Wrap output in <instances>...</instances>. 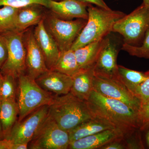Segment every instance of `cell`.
Masks as SVG:
<instances>
[{
    "mask_svg": "<svg viewBox=\"0 0 149 149\" xmlns=\"http://www.w3.org/2000/svg\"><path fill=\"white\" fill-rule=\"evenodd\" d=\"M86 101L93 116L107 120L123 134L140 129L139 112L124 103L93 90Z\"/></svg>",
    "mask_w": 149,
    "mask_h": 149,
    "instance_id": "1",
    "label": "cell"
},
{
    "mask_svg": "<svg viewBox=\"0 0 149 149\" xmlns=\"http://www.w3.org/2000/svg\"><path fill=\"white\" fill-rule=\"evenodd\" d=\"M87 23L75 40L70 49L74 50L90 43L102 40L112 32L113 24L125 14L89 4Z\"/></svg>",
    "mask_w": 149,
    "mask_h": 149,
    "instance_id": "2",
    "label": "cell"
},
{
    "mask_svg": "<svg viewBox=\"0 0 149 149\" xmlns=\"http://www.w3.org/2000/svg\"><path fill=\"white\" fill-rule=\"evenodd\" d=\"M49 107L51 117L61 128L68 132L81 123L94 117L86 101L80 100L70 93L56 95Z\"/></svg>",
    "mask_w": 149,
    "mask_h": 149,
    "instance_id": "3",
    "label": "cell"
},
{
    "mask_svg": "<svg viewBox=\"0 0 149 149\" xmlns=\"http://www.w3.org/2000/svg\"><path fill=\"white\" fill-rule=\"evenodd\" d=\"M18 121L43 106L49 105L56 95L44 90L27 74L18 77Z\"/></svg>",
    "mask_w": 149,
    "mask_h": 149,
    "instance_id": "4",
    "label": "cell"
},
{
    "mask_svg": "<svg viewBox=\"0 0 149 149\" xmlns=\"http://www.w3.org/2000/svg\"><path fill=\"white\" fill-rule=\"evenodd\" d=\"M149 29V7L143 3L118 20L112 32L121 35L125 44L138 46Z\"/></svg>",
    "mask_w": 149,
    "mask_h": 149,
    "instance_id": "5",
    "label": "cell"
},
{
    "mask_svg": "<svg viewBox=\"0 0 149 149\" xmlns=\"http://www.w3.org/2000/svg\"><path fill=\"white\" fill-rule=\"evenodd\" d=\"M87 21L83 19L64 20L54 14L44 18L46 28L55 41L61 52L70 49Z\"/></svg>",
    "mask_w": 149,
    "mask_h": 149,
    "instance_id": "6",
    "label": "cell"
},
{
    "mask_svg": "<svg viewBox=\"0 0 149 149\" xmlns=\"http://www.w3.org/2000/svg\"><path fill=\"white\" fill-rule=\"evenodd\" d=\"M23 32L13 30L1 33L6 42L8 57L0 69L2 75L10 74L17 79L26 70V48L23 39Z\"/></svg>",
    "mask_w": 149,
    "mask_h": 149,
    "instance_id": "7",
    "label": "cell"
},
{
    "mask_svg": "<svg viewBox=\"0 0 149 149\" xmlns=\"http://www.w3.org/2000/svg\"><path fill=\"white\" fill-rule=\"evenodd\" d=\"M70 143L68 132L61 128L49 114L28 144V149H67Z\"/></svg>",
    "mask_w": 149,
    "mask_h": 149,
    "instance_id": "8",
    "label": "cell"
},
{
    "mask_svg": "<svg viewBox=\"0 0 149 149\" xmlns=\"http://www.w3.org/2000/svg\"><path fill=\"white\" fill-rule=\"evenodd\" d=\"M93 91L102 95L124 103L139 112L141 104L120 79L107 77L94 72Z\"/></svg>",
    "mask_w": 149,
    "mask_h": 149,
    "instance_id": "9",
    "label": "cell"
},
{
    "mask_svg": "<svg viewBox=\"0 0 149 149\" xmlns=\"http://www.w3.org/2000/svg\"><path fill=\"white\" fill-rule=\"evenodd\" d=\"M121 35L111 32L107 36V41L94 67L95 74L119 79L118 55L124 44Z\"/></svg>",
    "mask_w": 149,
    "mask_h": 149,
    "instance_id": "10",
    "label": "cell"
},
{
    "mask_svg": "<svg viewBox=\"0 0 149 149\" xmlns=\"http://www.w3.org/2000/svg\"><path fill=\"white\" fill-rule=\"evenodd\" d=\"M49 105L43 106L20 121L17 120L6 139L14 143L29 144L49 114Z\"/></svg>",
    "mask_w": 149,
    "mask_h": 149,
    "instance_id": "11",
    "label": "cell"
},
{
    "mask_svg": "<svg viewBox=\"0 0 149 149\" xmlns=\"http://www.w3.org/2000/svg\"><path fill=\"white\" fill-rule=\"evenodd\" d=\"M33 32L35 40L45 57L47 68L48 69H52L58 59L61 51L46 28L44 18L36 25Z\"/></svg>",
    "mask_w": 149,
    "mask_h": 149,
    "instance_id": "12",
    "label": "cell"
},
{
    "mask_svg": "<svg viewBox=\"0 0 149 149\" xmlns=\"http://www.w3.org/2000/svg\"><path fill=\"white\" fill-rule=\"evenodd\" d=\"M26 44L27 74L36 80L49 69L47 68L42 52L35 40L34 32H28Z\"/></svg>",
    "mask_w": 149,
    "mask_h": 149,
    "instance_id": "13",
    "label": "cell"
},
{
    "mask_svg": "<svg viewBox=\"0 0 149 149\" xmlns=\"http://www.w3.org/2000/svg\"><path fill=\"white\" fill-rule=\"evenodd\" d=\"M41 88L56 95H66L70 92L72 78L61 72L49 70L35 80Z\"/></svg>",
    "mask_w": 149,
    "mask_h": 149,
    "instance_id": "14",
    "label": "cell"
},
{
    "mask_svg": "<svg viewBox=\"0 0 149 149\" xmlns=\"http://www.w3.org/2000/svg\"><path fill=\"white\" fill-rule=\"evenodd\" d=\"M89 4L77 0H61L59 1L49 0V8L54 15L64 20L83 19L87 20V8Z\"/></svg>",
    "mask_w": 149,
    "mask_h": 149,
    "instance_id": "15",
    "label": "cell"
},
{
    "mask_svg": "<svg viewBox=\"0 0 149 149\" xmlns=\"http://www.w3.org/2000/svg\"><path fill=\"white\" fill-rule=\"evenodd\" d=\"M123 133L117 128L107 129L95 134L70 141L68 149H100L104 145L122 139Z\"/></svg>",
    "mask_w": 149,
    "mask_h": 149,
    "instance_id": "16",
    "label": "cell"
},
{
    "mask_svg": "<svg viewBox=\"0 0 149 149\" xmlns=\"http://www.w3.org/2000/svg\"><path fill=\"white\" fill-rule=\"evenodd\" d=\"M112 128H116L104 119L94 116L81 123L68 132L70 142Z\"/></svg>",
    "mask_w": 149,
    "mask_h": 149,
    "instance_id": "17",
    "label": "cell"
},
{
    "mask_svg": "<svg viewBox=\"0 0 149 149\" xmlns=\"http://www.w3.org/2000/svg\"><path fill=\"white\" fill-rule=\"evenodd\" d=\"M94 68L81 69L72 76V85L70 93L80 100L87 101L93 90Z\"/></svg>",
    "mask_w": 149,
    "mask_h": 149,
    "instance_id": "18",
    "label": "cell"
},
{
    "mask_svg": "<svg viewBox=\"0 0 149 149\" xmlns=\"http://www.w3.org/2000/svg\"><path fill=\"white\" fill-rule=\"evenodd\" d=\"M106 41L107 37L74 50L81 69H88L95 67Z\"/></svg>",
    "mask_w": 149,
    "mask_h": 149,
    "instance_id": "19",
    "label": "cell"
},
{
    "mask_svg": "<svg viewBox=\"0 0 149 149\" xmlns=\"http://www.w3.org/2000/svg\"><path fill=\"white\" fill-rule=\"evenodd\" d=\"M32 5L20 8L17 16L15 30L23 32L28 27L37 25L44 18L42 11Z\"/></svg>",
    "mask_w": 149,
    "mask_h": 149,
    "instance_id": "20",
    "label": "cell"
},
{
    "mask_svg": "<svg viewBox=\"0 0 149 149\" xmlns=\"http://www.w3.org/2000/svg\"><path fill=\"white\" fill-rule=\"evenodd\" d=\"M19 107L15 100L3 101L1 103L0 120L4 139L7 138L17 121Z\"/></svg>",
    "mask_w": 149,
    "mask_h": 149,
    "instance_id": "21",
    "label": "cell"
},
{
    "mask_svg": "<svg viewBox=\"0 0 149 149\" xmlns=\"http://www.w3.org/2000/svg\"><path fill=\"white\" fill-rule=\"evenodd\" d=\"M81 69L77 62L74 51L70 49L61 52L57 61L51 70L72 77Z\"/></svg>",
    "mask_w": 149,
    "mask_h": 149,
    "instance_id": "22",
    "label": "cell"
},
{
    "mask_svg": "<svg viewBox=\"0 0 149 149\" xmlns=\"http://www.w3.org/2000/svg\"><path fill=\"white\" fill-rule=\"evenodd\" d=\"M118 73L120 81L133 94L148 77L146 72L128 69L120 65H118Z\"/></svg>",
    "mask_w": 149,
    "mask_h": 149,
    "instance_id": "23",
    "label": "cell"
},
{
    "mask_svg": "<svg viewBox=\"0 0 149 149\" xmlns=\"http://www.w3.org/2000/svg\"><path fill=\"white\" fill-rule=\"evenodd\" d=\"M19 9L7 6L0 8V33L15 30Z\"/></svg>",
    "mask_w": 149,
    "mask_h": 149,
    "instance_id": "24",
    "label": "cell"
},
{
    "mask_svg": "<svg viewBox=\"0 0 149 149\" xmlns=\"http://www.w3.org/2000/svg\"><path fill=\"white\" fill-rule=\"evenodd\" d=\"M16 78L10 74L3 75L1 89V102L15 100L17 92Z\"/></svg>",
    "mask_w": 149,
    "mask_h": 149,
    "instance_id": "25",
    "label": "cell"
},
{
    "mask_svg": "<svg viewBox=\"0 0 149 149\" xmlns=\"http://www.w3.org/2000/svg\"><path fill=\"white\" fill-rule=\"evenodd\" d=\"M121 50L131 56L149 59V29L146 32L142 45L133 46L124 43Z\"/></svg>",
    "mask_w": 149,
    "mask_h": 149,
    "instance_id": "26",
    "label": "cell"
},
{
    "mask_svg": "<svg viewBox=\"0 0 149 149\" xmlns=\"http://www.w3.org/2000/svg\"><path fill=\"white\" fill-rule=\"evenodd\" d=\"M126 149H145L142 133L139 128H136L123 135V138Z\"/></svg>",
    "mask_w": 149,
    "mask_h": 149,
    "instance_id": "27",
    "label": "cell"
},
{
    "mask_svg": "<svg viewBox=\"0 0 149 149\" xmlns=\"http://www.w3.org/2000/svg\"><path fill=\"white\" fill-rule=\"evenodd\" d=\"M49 0H0V7L7 6L22 8L32 5L42 6L49 8Z\"/></svg>",
    "mask_w": 149,
    "mask_h": 149,
    "instance_id": "28",
    "label": "cell"
},
{
    "mask_svg": "<svg viewBox=\"0 0 149 149\" xmlns=\"http://www.w3.org/2000/svg\"><path fill=\"white\" fill-rule=\"evenodd\" d=\"M146 72L148 75L147 79L133 93V95L139 99L141 106L149 101V70Z\"/></svg>",
    "mask_w": 149,
    "mask_h": 149,
    "instance_id": "29",
    "label": "cell"
},
{
    "mask_svg": "<svg viewBox=\"0 0 149 149\" xmlns=\"http://www.w3.org/2000/svg\"><path fill=\"white\" fill-rule=\"evenodd\" d=\"M139 114L140 130H141L149 124V101L141 106Z\"/></svg>",
    "mask_w": 149,
    "mask_h": 149,
    "instance_id": "30",
    "label": "cell"
},
{
    "mask_svg": "<svg viewBox=\"0 0 149 149\" xmlns=\"http://www.w3.org/2000/svg\"><path fill=\"white\" fill-rule=\"evenodd\" d=\"M8 57V48L5 39L0 33V69L5 63Z\"/></svg>",
    "mask_w": 149,
    "mask_h": 149,
    "instance_id": "31",
    "label": "cell"
},
{
    "mask_svg": "<svg viewBox=\"0 0 149 149\" xmlns=\"http://www.w3.org/2000/svg\"><path fill=\"white\" fill-rule=\"evenodd\" d=\"M100 149H126V148L122 138L110 142L101 147Z\"/></svg>",
    "mask_w": 149,
    "mask_h": 149,
    "instance_id": "32",
    "label": "cell"
},
{
    "mask_svg": "<svg viewBox=\"0 0 149 149\" xmlns=\"http://www.w3.org/2000/svg\"><path fill=\"white\" fill-rule=\"evenodd\" d=\"M141 130L145 149H149V124Z\"/></svg>",
    "mask_w": 149,
    "mask_h": 149,
    "instance_id": "33",
    "label": "cell"
},
{
    "mask_svg": "<svg viewBox=\"0 0 149 149\" xmlns=\"http://www.w3.org/2000/svg\"><path fill=\"white\" fill-rule=\"evenodd\" d=\"M79 1L82 2L86 3L88 4H94L99 7L106 9H109L110 8L108 6L104 0H77Z\"/></svg>",
    "mask_w": 149,
    "mask_h": 149,
    "instance_id": "34",
    "label": "cell"
},
{
    "mask_svg": "<svg viewBox=\"0 0 149 149\" xmlns=\"http://www.w3.org/2000/svg\"><path fill=\"white\" fill-rule=\"evenodd\" d=\"M13 144L14 143L7 139L0 140V149H13Z\"/></svg>",
    "mask_w": 149,
    "mask_h": 149,
    "instance_id": "35",
    "label": "cell"
},
{
    "mask_svg": "<svg viewBox=\"0 0 149 149\" xmlns=\"http://www.w3.org/2000/svg\"><path fill=\"white\" fill-rule=\"evenodd\" d=\"M1 103H0V111H1ZM4 139L3 133L2 128L1 124V120H0V140Z\"/></svg>",
    "mask_w": 149,
    "mask_h": 149,
    "instance_id": "36",
    "label": "cell"
},
{
    "mask_svg": "<svg viewBox=\"0 0 149 149\" xmlns=\"http://www.w3.org/2000/svg\"><path fill=\"white\" fill-rule=\"evenodd\" d=\"M3 75H0V103L1 102V86L2 81Z\"/></svg>",
    "mask_w": 149,
    "mask_h": 149,
    "instance_id": "37",
    "label": "cell"
},
{
    "mask_svg": "<svg viewBox=\"0 0 149 149\" xmlns=\"http://www.w3.org/2000/svg\"><path fill=\"white\" fill-rule=\"evenodd\" d=\"M143 3L149 7V0H143Z\"/></svg>",
    "mask_w": 149,
    "mask_h": 149,
    "instance_id": "38",
    "label": "cell"
},
{
    "mask_svg": "<svg viewBox=\"0 0 149 149\" xmlns=\"http://www.w3.org/2000/svg\"><path fill=\"white\" fill-rule=\"evenodd\" d=\"M0 75H2V74L1 73V71H0Z\"/></svg>",
    "mask_w": 149,
    "mask_h": 149,
    "instance_id": "39",
    "label": "cell"
},
{
    "mask_svg": "<svg viewBox=\"0 0 149 149\" xmlns=\"http://www.w3.org/2000/svg\"></svg>",
    "mask_w": 149,
    "mask_h": 149,
    "instance_id": "40",
    "label": "cell"
}]
</instances>
